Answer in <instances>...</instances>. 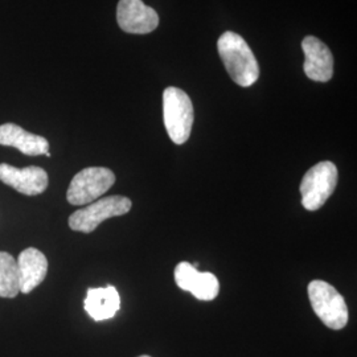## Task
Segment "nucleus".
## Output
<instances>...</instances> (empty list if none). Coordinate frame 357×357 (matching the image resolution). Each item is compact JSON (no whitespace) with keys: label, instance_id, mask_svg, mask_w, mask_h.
<instances>
[{"label":"nucleus","instance_id":"obj_1","mask_svg":"<svg viewBox=\"0 0 357 357\" xmlns=\"http://www.w3.org/2000/svg\"><path fill=\"white\" fill-rule=\"evenodd\" d=\"M217 50L222 64L237 85L249 88L257 82L259 66L255 53L243 36L230 31L222 33L217 41Z\"/></svg>","mask_w":357,"mask_h":357},{"label":"nucleus","instance_id":"obj_2","mask_svg":"<svg viewBox=\"0 0 357 357\" xmlns=\"http://www.w3.org/2000/svg\"><path fill=\"white\" fill-rule=\"evenodd\" d=\"M163 119L169 139L184 144L191 137L195 112L185 91L169 86L163 93Z\"/></svg>","mask_w":357,"mask_h":357},{"label":"nucleus","instance_id":"obj_3","mask_svg":"<svg viewBox=\"0 0 357 357\" xmlns=\"http://www.w3.org/2000/svg\"><path fill=\"white\" fill-rule=\"evenodd\" d=\"M307 291L312 310L323 324L335 331L343 330L349 318L343 295L330 283L319 280L310 282Z\"/></svg>","mask_w":357,"mask_h":357},{"label":"nucleus","instance_id":"obj_4","mask_svg":"<svg viewBox=\"0 0 357 357\" xmlns=\"http://www.w3.org/2000/svg\"><path fill=\"white\" fill-rule=\"evenodd\" d=\"M131 206L132 203L126 196L114 195L98 199L94 203L72 213L68 220L69 228L75 231L89 234L97 229L105 220L126 215L130 212Z\"/></svg>","mask_w":357,"mask_h":357},{"label":"nucleus","instance_id":"obj_5","mask_svg":"<svg viewBox=\"0 0 357 357\" xmlns=\"http://www.w3.org/2000/svg\"><path fill=\"white\" fill-rule=\"evenodd\" d=\"M337 168L332 162H320L311 167L302 178V205L310 212H315L327 203L337 185Z\"/></svg>","mask_w":357,"mask_h":357},{"label":"nucleus","instance_id":"obj_6","mask_svg":"<svg viewBox=\"0 0 357 357\" xmlns=\"http://www.w3.org/2000/svg\"><path fill=\"white\" fill-rule=\"evenodd\" d=\"M115 183L114 172L105 167H89L72 178L66 200L72 205H88L98 200Z\"/></svg>","mask_w":357,"mask_h":357},{"label":"nucleus","instance_id":"obj_7","mask_svg":"<svg viewBox=\"0 0 357 357\" xmlns=\"http://www.w3.org/2000/svg\"><path fill=\"white\" fill-rule=\"evenodd\" d=\"M116 22L122 31L134 35H146L159 26V15L142 0H119Z\"/></svg>","mask_w":357,"mask_h":357},{"label":"nucleus","instance_id":"obj_8","mask_svg":"<svg viewBox=\"0 0 357 357\" xmlns=\"http://www.w3.org/2000/svg\"><path fill=\"white\" fill-rule=\"evenodd\" d=\"M0 181L26 196H38L48 188V174L36 166L16 168L0 163Z\"/></svg>","mask_w":357,"mask_h":357},{"label":"nucleus","instance_id":"obj_9","mask_svg":"<svg viewBox=\"0 0 357 357\" xmlns=\"http://www.w3.org/2000/svg\"><path fill=\"white\" fill-rule=\"evenodd\" d=\"M175 282L183 291L199 301H213L220 291V283L212 273H200L188 262H180L175 268Z\"/></svg>","mask_w":357,"mask_h":357},{"label":"nucleus","instance_id":"obj_10","mask_svg":"<svg viewBox=\"0 0 357 357\" xmlns=\"http://www.w3.org/2000/svg\"><path fill=\"white\" fill-rule=\"evenodd\" d=\"M306 60L303 69L306 76L317 82H327L333 76V56L330 48L315 36H307L302 41Z\"/></svg>","mask_w":357,"mask_h":357},{"label":"nucleus","instance_id":"obj_11","mask_svg":"<svg viewBox=\"0 0 357 357\" xmlns=\"http://www.w3.org/2000/svg\"><path fill=\"white\" fill-rule=\"evenodd\" d=\"M19 270V287L23 294L35 290L45 280L48 273V259L36 248H26L16 261Z\"/></svg>","mask_w":357,"mask_h":357},{"label":"nucleus","instance_id":"obj_12","mask_svg":"<svg viewBox=\"0 0 357 357\" xmlns=\"http://www.w3.org/2000/svg\"><path fill=\"white\" fill-rule=\"evenodd\" d=\"M0 144L17 149L28 156L50 153V142L44 137L28 132L15 123H4L0 126Z\"/></svg>","mask_w":357,"mask_h":357},{"label":"nucleus","instance_id":"obj_13","mask_svg":"<svg viewBox=\"0 0 357 357\" xmlns=\"http://www.w3.org/2000/svg\"><path fill=\"white\" fill-rule=\"evenodd\" d=\"M85 311L96 321L112 319L121 307V298L114 286L89 289L85 302Z\"/></svg>","mask_w":357,"mask_h":357},{"label":"nucleus","instance_id":"obj_14","mask_svg":"<svg viewBox=\"0 0 357 357\" xmlns=\"http://www.w3.org/2000/svg\"><path fill=\"white\" fill-rule=\"evenodd\" d=\"M19 293V270L16 259L10 253L0 252V298L13 299Z\"/></svg>","mask_w":357,"mask_h":357},{"label":"nucleus","instance_id":"obj_15","mask_svg":"<svg viewBox=\"0 0 357 357\" xmlns=\"http://www.w3.org/2000/svg\"><path fill=\"white\" fill-rule=\"evenodd\" d=\"M139 357H151V356H149V355H142V356H139Z\"/></svg>","mask_w":357,"mask_h":357}]
</instances>
